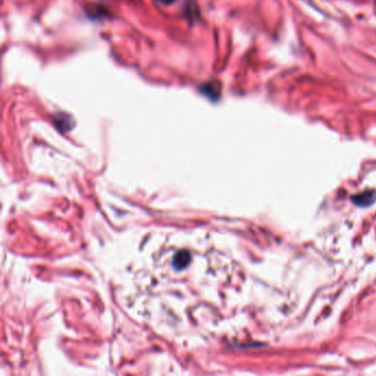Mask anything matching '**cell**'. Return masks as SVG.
<instances>
[{
    "label": "cell",
    "instance_id": "obj_1",
    "mask_svg": "<svg viewBox=\"0 0 376 376\" xmlns=\"http://www.w3.org/2000/svg\"><path fill=\"white\" fill-rule=\"evenodd\" d=\"M214 270V251L207 244L189 235H168L134 270V307L143 319L173 333L205 330Z\"/></svg>",
    "mask_w": 376,
    "mask_h": 376
},
{
    "label": "cell",
    "instance_id": "obj_3",
    "mask_svg": "<svg viewBox=\"0 0 376 376\" xmlns=\"http://www.w3.org/2000/svg\"><path fill=\"white\" fill-rule=\"evenodd\" d=\"M158 1L162 2V3H172L174 0H158Z\"/></svg>",
    "mask_w": 376,
    "mask_h": 376
},
{
    "label": "cell",
    "instance_id": "obj_2",
    "mask_svg": "<svg viewBox=\"0 0 376 376\" xmlns=\"http://www.w3.org/2000/svg\"><path fill=\"white\" fill-rule=\"evenodd\" d=\"M202 92L211 99H218L221 94V86L218 82H211L202 87Z\"/></svg>",
    "mask_w": 376,
    "mask_h": 376
}]
</instances>
